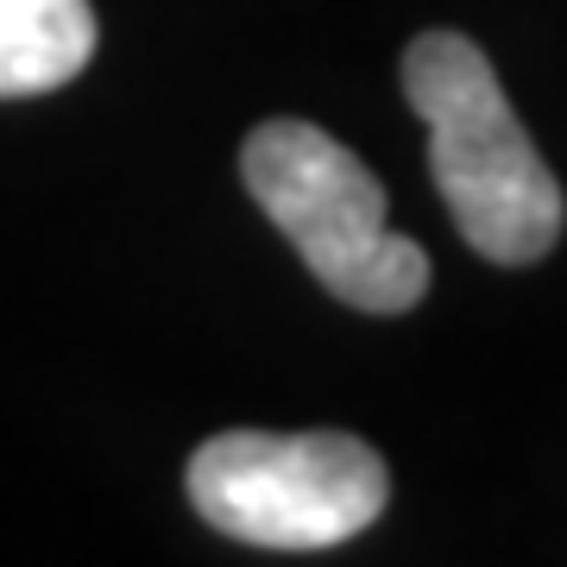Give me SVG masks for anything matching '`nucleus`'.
Masks as SVG:
<instances>
[{"label": "nucleus", "mask_w": 567, "mask_h": 567, "mask_svg": "<svg viewBox=\"0 0 567 567\" xmlns=\"http://www.w3.org/2000/svg\"><path fill=\"white\" fill-rule=\"evenodd\" d=\"M404 95L429 126V171L461 240L492 265H536L561 240L567 203L492 58L461 32H423L404 51Z\"/></svg>", "instance_id": "1"}, {"label": "nucleus", "mask_w": 567, "mask_h": 567, "mask_svg": "<svg viewBox=\"0 0 567 567\" xmlns=\"http://www.w3.org/2000/svg\"><path fill=\"white\" fill-rule=\"evenodd\" d=\"M252 203L284 227L297 259L328 297L372 316L416 309L429 290V252L385 221V183L341 140L309 121H265L240 152Z\"/></svg>", "instance_id": "2"}, {"label": "nucleus", "mask_w": 567, "mask_h": 567, "mask_svg": "<svg viewBox=\"0 0 567 567\" xmlns=\"http://www.w3.org/2000/svg\"><path fill=\"white\" fill-rule=\"evenodd\" d=\"M385 498V461L341 429H227L189 454V505L208 529L252 548H334L379 524Z\"/></svg>", "instance_id": "3"}, {"label": "nucleus", "mask_w": 567, "mask_h": 567, "mask_svg": "<svg viewBox=\"0 0 567 567\" xmlns=\"http://www.w3.org/2000/svg\"><path fill=\"white\" fill-rule=\"evenodd\" d=\"M95 58L89 0H0V95H51Z\"/></svg>", "instance_id": "4"}]
</instances>
